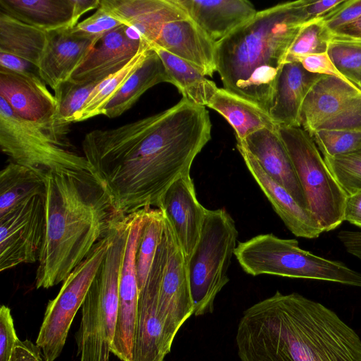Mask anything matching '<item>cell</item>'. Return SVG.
<instances>
[{
	"label": "cell",
	"instance_id": "277c9868",
	"mask_svg": "<svg viewBox=\"0 0 361 361\" xmlns=\"http://www.w3.org/2000/svg\"><path fill=\"white\" fill-rule=\"evenodd\" d=\"M309 2L287 1L257 11L216 43V71L225 90L269 113L285 55L310 20Z\"/></svg>",
	"mask_w": 361,
	"mask_h": 361
},
{
	"label": "cell",
	"instance_id": "74e56055",
	"mask_svg": "<svg viewBox=\"0 0 361 361\" xmlns=\"http://www.w3.org/2000/svg\"><path fill=\"white\" fill-rule=\"evenodd\" d=\"M327 53L337 69L348 80L360 89L361 47L330 42Z\"/></svg>",
	"mask_w": 361,
	"mask_h": 361
},
{
	"label": "cell",
	"instance_id": "e575fe53",
	"mask_svg": "<svg viewBox=\"0 0 361 361\" xmlns=\"http://www.w3.org/2000/svg\"><path fill=\"white\" fill-rule=\"evenodd\" d=\"M101 82H76L68 80L61 84L54 91L59 122L64 125L76 122L85 103Z\"/></svg>",
	"mask_w": 361,
	"mask_h": 361
},
{
	"label": "cell",
	"instance_id": "bcb514c9",
	"mask_svg": "<svg viewBox=\"0 0 361 361\" xmlns=\"http://www.w3.org/2000/svg\"><path fill=\"white\" fill-rule=\"evenodd\" d=\"M343 0L311 1L307 6V12L310 20L320 18L341 4Z\"/></svg>",
	"mask_w": 361,
	"mask_h": 361
},
{
	"label": "cell",
	"instance_id": "5b68a950",
	"mask_svg": "<svg viewBox=\"0 0 361 361\" xmlns=\"http://www.w3.org/2000/svg\"><path fill=\"white\" fill-rule=\"evenodd\" d=\"M130 214L116 220L114 240L82 305L75 336L80 361H109L116 332L118 287Z\"/></svg>",
	"mask_w": 361,
	"mask_h": 361
},
{
	"label": "cell",
	"instance_id": "d4e9b609",
	"mask_svg": "<svg viewBox=\"0 0 361 361\" xmlns=\"http://www.w3.org/2000/svg\"><path fill=\"white\" fill-rule=\"evenodd\" d=\"M322 75L307 71L299 62L283 65L268 113L276 126L301 127L304 101Z\"/></svg>",
	"mask_w": 361,
	"mask_h": 361
},
{
	"label": "cell",
	"instance_id": "484cf974",
	"mask_svg": "<svg viewBox=\"0 0 361 361\" xmlns=\"http://www.w3.org/2000/svg\"><path fill=\"white\" fill-rule=\"evenodd\" d=\"M2 11L46 32L71 29L73 0H0Z\"/></svg>",
	"mask_w": 361,
	"mask_h": 361
},
{
	"label": "cell",
	"instance_id": "2e32d148",
	"mask_svg": "<svg viewBox=\"0 0 361 361\" xmlns=\"http://www.w3.org/2000/svg\"><path fill=\"white\" fill-rule=\"evenodd\" d=\"M164 233L167 252L159 288L158 314L168 334L174 339L182 325L193 314L194 305L187 260L165 215Z\"/></svg>",
	"mask_w": 361,
	"mask_h": 361
},
{
	"label": "cell",
	"instance_id": "7bdbcfd3",
	"mask_svg": "<svg viewBox=\"0 0 361 361\" xmlns=\"http://www.w3.org/2000/svg\"><path fill=\"white\" fill-rule=\"evenodd\" d=\"M8 361H45L42 349L29 340H18Z\"/></svg>",
	"mask_w": 361,
	"mask_h": 361
},
{
	"label": "cell",
	"instance_id": "f6af8a7d",
	"mask_svg": "<svg viewBox=\"0 0 361 361\" xmlns=\"http://www.w3.org/2000/svg\"><path fill=\"white\" fill-rule=\"evenodd\" d=\"M344 221L361 228V190L348 196L344 210Z\"/></svg>",
	"mask_w": 361,
	"mask_h": 361
},
{
	"label": "cell",
	"instance_id": "9a60e30c",
	"mask_svg": "<svg viewBox=\"0 0 361 361\" xmlns=\"http://www.w3.org/2000/svg\"><path fill=\"white\" fill-rule=\"evenodd\" d=\"M0 96L18 117L40 126L61 140L68 141V125L59 122L55 97L39 76L0 68Z\"/></svg>",
	"mask_w": 361,
	"mask_h": 361
},
{
	"label": "cell",
	"instance_id": "1f68e13d",
	"mask_svg": "<svg viewBox=\"0 0 361 361\" xmlns=\"http://www.w3.org/2000/svg\"><path fill=\"white\" fill-rule=\"evenodd\" d=\"M150 48V46H148L142 49L121 70L102 80L85 103L76 122L100 115L106 103L121 90L130 76L142 63Z\"/></svg>",
	"mask_w": 361,
	"mask_h": 361
},
{
	"label": "cell",
	"instance_id": "d6986e66",
	"mask_svg": "<svg viewBox=\"0 0 361 361\" xmlns=\"http://www.w3.org/2000/svg\"><path fill=\"white\" fill-rule=\"evenodd\" d=\"M237 147L247 152L264 172L283 186L302 207L303 192L293 164L277 129L263 128L245 139L237 141Z\"/></svg>",
	"mask_w": 361,
	"mask_h": 361
},
{
	"label": "cell",
	"instance_id": "4dcf8cb0",
	"mask_svg": "<svg viewBox=\"0 0 361 361\" xmlns=\"http://www.w3.org/2000/svg\"><path fill=\"white\" fill-rule=\"evenodd\" d=\"M44 193V178L10 161L0 172V216L25 200Z\"/></svg>",
	"mask_w": 361,
	"mask_h": 361
},
{
	"label": "cell",
	"instance_id": "681fc988",
	"mask_svg": "<svg viewBox=\"0 0 361 361\" xmlns=\"http://www.w3.org/2000/svg\"><path fill=\"white\" fill-rule=\"evenodd\" d=\"M360 87L361 89V78H360Z\"/></svg>",
	"mask_w": 361,
	"mask_h": 361
},
{
	"label": "cell",
	"instance_id": "ffe728a7",
	"mask_svg": "<svg viewBox=\"0 0 361 361\" xmlns=\"http://www.w3.org/2000/svg\"><path fill=\"white\" fill-rule=\"evenodd\" d=\"M100 6L149 46L166 23L189 18L174 0H101Z\"/></svg>",
	"mask_w": 361,
	"mask_h": 361
},
{
	"label": "cell",
	"instance_id": "6da1fadb",
	"mask_svg": "<svg viewBox=\"0 0 361 361\" xmlns=\"http://www.w3.org/2000/svg\"><path fill=\"white\" fill-rule=\"evenodd\" d=\"M206 106L183 97L156 114L117 128L94 130L82 142L92 174L108 193L116 215L157 208L170 185L190 173L211 139Z\"/></svg>",
	"mask_w": 361,
	"mask_h": 361
},
{
	"label": "cell",
	"instance_id": "d590c367",
	"mask_svg": "<svg viewBox=\"0 0 361 361\" xmlns=\"http://www.w3.org/2000/svg\"><path fill=\"white\" fill-rule=\"evenodd\" d=\"M324 159L348 196L361 190V149Z\"/></svg>",
	"mask_w": 361,
	"mask_h": 361
},
{
	"label": "cell",
	"instance_id": "ee69618b",
	"mask_svg": "<svg viewBox=\"0 0 361 361\" xmlns=\"http://www.w3.org/2000/svg\"><path fill=\"white\" fill-rule=\"evenodd\" d=\"M0 68L21 74L40 77L38 67L9 54L0 52Z\"/></svg>",
	"mask_w": 361,
	"mask_h": 361
},
{
	"label": "cell",
	"instance_id": "ba28073f",
	"mask_svg": "<svg viewBox=\"0 0 361 361\" xmlns=\"http://www.w3.org/2000/svg\"><path fill=\"white\" fill-rule=\"evenodd\" d=\"M277 131L293 164L306 209L323 232L344 221L348 195L329 169L312 135L302 127L279 126Z\"/></svg>",
	"mask_w": 361,
	"mask_h": 361
},
{
	"label": "cell",
	"instance_id": "83f0119b",
	"mask_svg": "<svg viewBox=\"0 0 361 361\" xmlns=\"http://www.w3.org/2000/svg\"><path fill=\"white\" fill-rule=\"evenodd\" d=\"M161 82H170V78L162 61L157 52L150 48L142 63L106 103L101 114L109 118L122 115L147 90Z\"/></svg>",
	"mask_w": 361,
	"mask_h": 361
},
{
	"label": "cell",
	"instance_id": "ab89813d",
	"mask_svg": "<svg viewBox=\"0 0 361 361\" xmlns=\"http://www.w3.org/2000/svg\"><path fill=\"white\" fill-rule=\"evenodd\" d=\"M361 16V0H343L332 11L322 17V22L331 32L355 21Z\"/></svg>",
	"mask_w": 361,
	"mask_h": 361
},
{
	"label": "cell",
	"instance_id": "9c48e42d",
	"mask_svg": "<svg viewBox=\"0 0 361 361\" xmlns=\"http://www.w3.org/2000/svg\"><path fill=\"white\" fill-rule=\"evenodd\" d=\"M0 147L10 161L25 166L42 178L49 173H91L85 156L40 126L14 114L0 96Z\"/></svg>",
	"mask_w": 361,
	"mask_h": 361
},
{
	"label": "cell",
	"instance_id": "5bb4252c",
	"mask_svg": "<svg viewBox=\"0 0 361 361\" xmlns=\"http://www.w3.org/2000/svg\"><path fill=\"white\" fill-rule=\"evenodd\" d=\"M149 210L150 208H144L130 214L119 280L116 329L111 348V353L121 361H133L139 296L136 255L141 233Z\"/></svg>",
	"mask_w": 361,
	"mask_h": 361
},
{
	"label": "cell",
	"instance_id": "603a6c76",
	"mask_svg": "<svg viewBox=\"0 0 361 361\" xmlns=\"http://www.w3.org/2000/svg\"><path fill=\"white\" fill-rule=\"evenodd\" d=\"M237 149L254 180L290 231L297 237L318 238L323 231L312 214L271 178L247 152L239 147Z\"/></svg>",
	"mask_w": 361,
	"mask_h": 361
},
{
	"label": "cell",
	"instance_id": "d6a6232c",
	"mask_svg": "<svg viewBox=\"0 0 361 361\" xmlns=\"http://www.w3.org/2000/svg\"><path fill=\"white\" fill-rule=\"evenodd\" d=\"M164 227V214L159 208H151L143 226L136 255L139 292L142 289L152 266Z\"/></svg>",
	"mask_w": 361,
	"mask_h": 361
},
{
	"label": "cell",
	"instance_id": "7c38bea8",
	"mask_svg": "<svg viewBox=\"0 0 361 361\" xmlns=\"http://www.w3.org/2000/svg\"><path fill=\"white\" fill-rule=\"evenodd\" d=\"M45 233L44 196L25 200L0 216V271L38 262Z\"/></svg>",
	"mask_w": 361,
	"mask_h": 361
},
{
	"label": "cell",
	"instance_id": "cb8c5ba5",
	"mask_svg": "<svg viewBox=\"0 0 361 361\" xmlns=\"http://www.w3.org/2000/svg\"><path fill=\"white\" fill-rule=\"evenodd\" d=\"M216 43L256 13L246 0H174Z\"/></svg>",
	"mask_w": 361,
	"mask_h": 361
},
{
	"label": "cell",
	"instance_id": "60d3db41",
	"mask_svg": "<svg viewBox=\"0 0 361 361\" xmlns=\"http://www.w3.org/2000/svg\"><path fill=\"white\" fill-rule=\"evenodd\" d=\"M18 340L11 310L3 305L0 308V361H8Z\"/></svg>",
	"mask_w": 361,
	"mask_h": 361
},
{
	"label": "cell",
	"instance_id": "e0dca14e",
	"mask_svg": "<svg viewBox=\"0 0 361 361\" xmlns=\"http://www.w3.org/2000/svg\"><path fill=\"white\" fill-rule=\"evenodd\" d=\"M148 46L137 32L122 25L99 39L69 80L76 82L102 81L121 70Z\"/></svg>",
	"mask_w": 361,
	"mask_h": 361
},
{
	"label": "cell",
	"instance_id": "7dc6e473",
	"mask_svg": "<svg viewBox=\"0 0 361 361\" xmlns=\"http://www.w3.org/2000/svg\"><path fill=\"white\" fill-rule=\"evenodd\" d=\"M100 1L101 0H73L74 27L79 23V19L83 14L93 9H97Z\"/></svg>",
	"mask_w": 361,
	"mask_h": 361
},
{
	"label": "cell",
	"instance_id": "8fae6325",
	"mask_svg": "<svg viewBox=\"0 0 361 361\" xmlns=\"http://www.w3.org/2000/svg\"><path fill=\"white\" fill-rule=\"evenodd\" d=\"M300 125L310 135L320 130L361 131V90L322 75L304 101Z\"/></svg>",
	"mask_w": 361,
	"mask_h": 361
},
{
	"label": "cell",
	"instance_id": "7402d4cb",
	"mask_svg": "<svg viewBox=\"0 0 361 361\" xmlns=\"http://www.w3.org/2000/svg\"><path fill=\"white\" fill-rule=\"evenodd\" d=\"M47 48L38 66L39 75L54 91L68 80L101 37H90L70 29L48 32Z\"/></svg>",
	"mask_w": 361,
	"mask_h": 361
},
{
	"label": "cell",
	"instance_id": "f35d334b",
	"mask_svg": "<svg viewBox=\"0 0 361 361\" xmlns=\"http://www.w3.org/2000/svg\"><path fill=\"white\" fill-rule=\"evenodd\" d=\"M123 25L99 5L97 11L90 17L79 22L70 30L77 35L102 37L108 32Z\"/></svg>",
	"mask_w": 361,
	"mask_h": 361
},
{
	"label": "cell",
	"instance_id": "8d00e7d4",
	"mask_svg": "<svg viewBox=\"0 0 361 361\" xmlns=\"http://www.w3.org/2000/svg\"><path fill=\"white\" fill-rule=\"evenodd\" d=\"M311 135L324 157L361 149V131L320 130Z\"/></svg>",
	"mask_w": 361,
	"mask_h": 361
},
{
	"label": "cell",
	"instance_id": "f1b7e54d",
	"mask_svg": "<svg viewBox=\"0 0 361 361\" xmlns=\"http://www.w3.org/2000/svg\"><path fill=\"white\" fill-rule=\"evenodd\" d=\"M48 39V32L1 11L0 52L20 57L38 67Z\"/></svg>",
	"mask_w": 361,
	"mask_h": 361
},
{
	"label": "cell",
	"instance_id": "4fadbf2b",
	"mask_svg": "<svg viewBox=\"0 0 361 361\" xmlns=\"http://www.w3.org/2000/svg\"><path fill=\"white\" fill-rule=\"evenodd\" d=\"M166 252L163 232L151 270L139 292L133 361H164L174 340L158 314V298Z\"/></svg>",
	"mask_w": 361,
	"mask_h": 361
},
{
	"label": "cell",
	"instance_id": "8992f818",
	"mask_svg": "<svg viewBox=\"0 0 361 361\" xmlns=\"http://www.w3.org/2000/svg\"><path fill=\"white\" fill-rule=\"evenodd\" d=\"M234 256L243 270L253 276L267 274L361 288L360 272L302 249L295 239L272 233L257 235L239 243Z\"/></svg>",
	"mask_w": 361,
	"mask_h": 361
},
{
	"label": "cell",
	"instance_id": "30bf717a",
	"mask_svg": "<svg viewBox=\"0 0 361 361\" xmlns=\"http://www.w3.org/2000/svg\"><path fill=\"white\" fill-rule=\"evenodd\" d=\"M114 224L64 280L58 295L49 301L36 341L45 361H54L61 353L73 320L113 243Z\"/></svg>",
	"mask_w": 361,
	"mask_h": 361
},
{
	"label": "cell",
	"instance_id": "836d02e7",
	"mask_svg": "<svg viewBox=\"0 0 361 361\" xmlns=\"http://www.w3.org/2000/svg\"><path fill=\"white\" fill-rule=\"evenodd\" d=\"M331 38V32L322 22V17L308 20L288 48L283 64L298 62L307 55L327 52Z\"/></svg>",
	"mask_w": 361,
	"mask_h": 361
},
{
	"label": "cell",
	"instance_id": "4316f807",
	"mask_svg": "<svg viewBox=\"0 0 361 361\" xmlns=\"http://www.w3.org/2000/svg\"><path fill=\"white\" fill-rule=\"evenodd\" d=\"M221 114L232 126L237 141L263 128H278L269 114L256 104L224 88L217 89L207 106Z\"/></svg>",
	"mask_w": 361,
	"mask_h": 361
},
{
	"label": "cell",
	"instance_id": "7a4b0ae2",
	"mask_svg": "<svg viewBox=\"0 0 361 361\" xmlns=\"http://www.w3.org/2000/svg\"><path fill=\"white\" fill-rule=\"evenodd\" d=\"M235 343L241 361H361V338L333 310L276 291L246 309Z\"/></svg>",
	"mask_w": 361,
	"mask_h": 361
},
{
	"label": "cell",
	"instance_id": "ac0fdd59",
	"mask_svg": "<svg viewBox=\"0 0 361 361\" xmlns=\"http://www.w3.org/2000/svg\"><path fill=\"white\" fill-rule=\"evenodd\" d=\"M157 208L170 223L188 261L199 242L207 209L197 198L190 173L181 175L170 185Z\"/></svg>",
	"mask_w": 361,
	"mask_h": 361
},
{
	"label": "cell",
	"instance_id": "c3c4849f",
	"mask_svg": "<svg viewBox=\"0 0 361 361\" xmlns=\"http://www.w3.org/2000/svg\"><path fill=\"white\" fill-rule=\"evenodd\" d=\"M330 42H338L361 47V35H345L331 33Z\"/></svg>",
	"mask_w": 361,
	"mask_h": 361
},
{
	"label": "cell",
	"instance_id": "44dd1931",
	"mask_svg": "<svg viewBox=\"0 0 361 361\" xmlns=\"http://www.w3.org/2000/svg\"><path fill=\"white\" fill-rule=\"evenodd\" d=\"M190 63L205 76L216 71V42L190 17L166 23L154 43Z\"/></svg>",
	"mask_w": 361,
	"mask_h": 361
},
{
	"label": "cell",
	"instance_id": "f546056e",
	"mask_svg": "<svg viewBox=\"0 0 361 361\" xmlns=\"http://www.w3.org/2000/svg\"><path fill=\"white\" fill-rule=\"evenodd\" d=\"M163 62L170 83L195 104L207 106L218 87L190 63L159 47H152Z\"/></svg>",
	"mask_w": 361,
	"mask_h": 361
},
{
	"label": "cell",
	"instance_id": "52a82bcc",
	"mask_svg": "<svg viewBox=\"0 0 361 361\" xmlns=\"http://www.w3.org/2000/svg\"><path fill=\"white\" fill-rule=\"evenodd\" d=\"M238 235L225 209H207L199 242L187 261L195 316L213 312L216 295L229 281L227 272Z\"/></svg>",
	"mask_w": 361,
	"mask_h": 361
},
{
	"label": "cell",
	"instance_id": "3957f363",
	"mask_svg": "<svg viewBox=\"0 0 361 361\" xmlns=\"http://www.w3.org/2000/svg\"><path fill=\"white\" fill-rule=\"evenodd\" d=\"M44 183L45 233L36 288L63 282L120 218L91 173H49Z\"/></svg>",
	"mask_w": 361,
	"mask_h": 361
},
{
	"label": "cell",
	"instance_id": "b9f144b4",
	"mask_svg": "<svg viewBox=\"0 0 361 361\" xmlns=\"http://www.w3.org/2000/svg\"><path fill=\"white\" fill-rule=\"evenodd\" d=\"M298 62L312 73L334 76L356 87L337 69L327 52L307 55L300 59Z\"/></svg>",
	"mask_w": 361,
	"mask_h": 361
}]
</instances>
